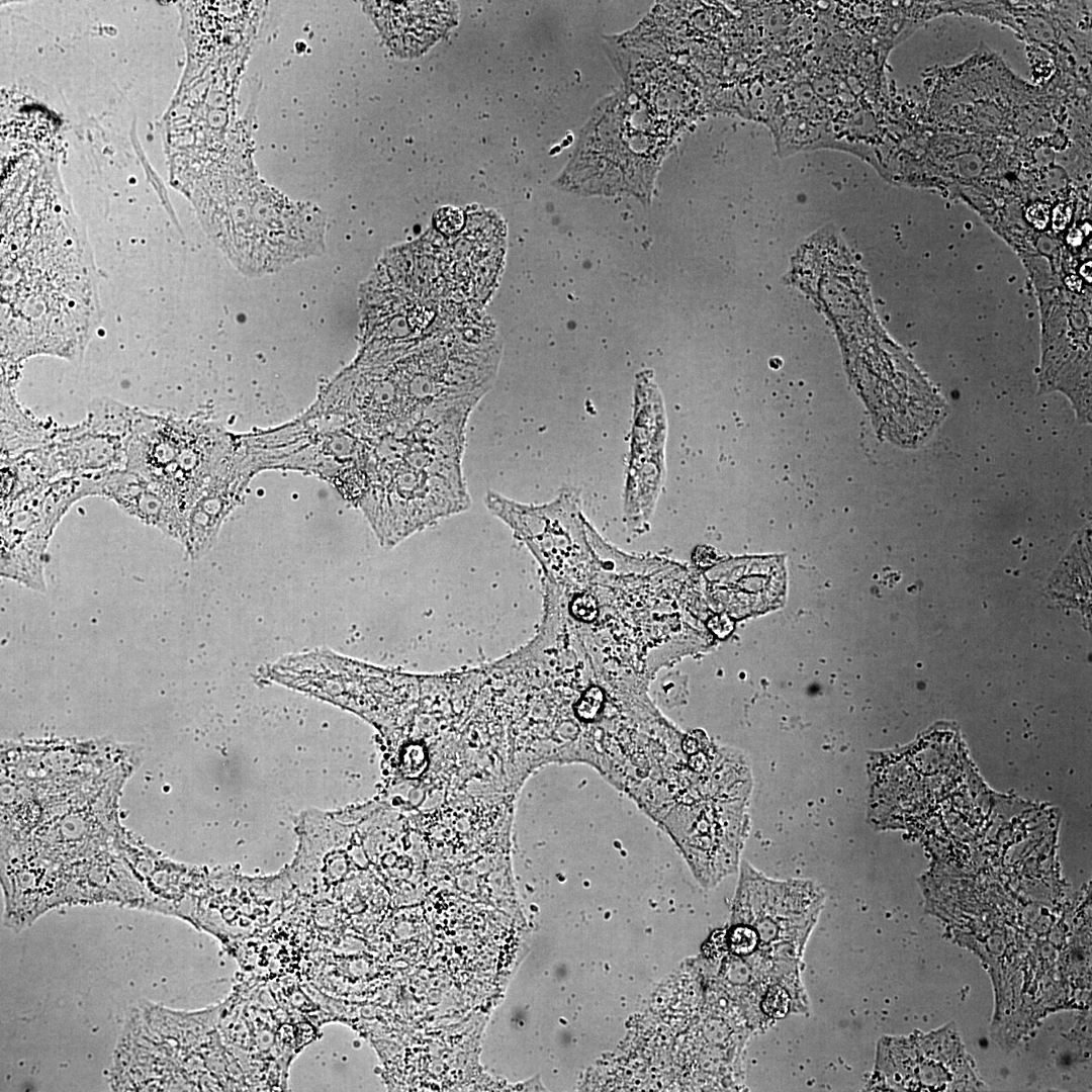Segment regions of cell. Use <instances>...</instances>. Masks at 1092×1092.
I'll return each instance as SVG.
<instances>
[{
  "instance_id": "obj_1",
  "label": "cell",
  "mask_w": 1092,
  "mask_h": 1092,
  "mask_svg": "<svg viewBox=\"0 0 1092 1092\" xmlns=\"http://www.w3.org/2000/svg\"><path fill=\"white\" fill-rule=\"evenodd\" d=\"M215 436L199 423L138 408L125 468L162 487L188 520L220 460Z\"/></svg>"
},
{
  "instance_id": "obj_2",
  "label": "cell",
  "mask_w": 1092,
  "mask_h": 1092,
  "mask_svg": "<svg viewBox=\"0 0 1092 1092\" xmlns=\"http://www.w3.org/2000/svg\"><path fill=\"white\" fill-rule=\"evenodd\" d=\"M136 410L100 397L90 402L82 422L57 427L44 447L59 477L86 476L125 468Z\"/></svg>"
},
{
  "instance_id": "obj_3",
  "label": "cell",
  "mask_w": 1092,
  "mask_h": 1092,
  "mask_svg": "<svg viewBox=\"0 0 1092 1092\" xmlns=\"http://www.w3.org/2000/svg\"><path fill=\"white\" fill-rule=\"evenodd\" d=\"M89 476L92 496L113 502L125 514L182 542L186 517L158 484L126 468Z\"/></svg>"
},
{
  "instance_id": "obj_4",
  "label": "cell",
  "mask_w": 1092,
  "mask_h": 1092,
  "mask_svg": "<svg viewBox=\"0 0 1092 1092\" xmlns=\"http://www.w3.org/2000/svg\"><path fill=\"white\" fill-rule=\"evenodd\" d=\"M453 7L446 2H380L371 3L370 12L395 51L415 55L452 25Z\"/></svg>"
},
{
  "instance_id": "obj_5",
  "label": "cell",
  "mask_w": 1092,
  "mask_h": 1092,
  "mask_svg": "<svg viewBox=\"0 0 1092 1092\" xmlns=\"http://www.w3.org/2000/svg\"><path fill=\"white\" fill-rule=\"evenodd\" d=\"M56 428L24 410L12 394L9 385L2 386L1 463L43 446Z\"/></svg>"
},
{
  "instance_id": "obj_6",
  "label": "cell",
  "mask_w": 1092,
  "mask_h": 1092,
  "mask_svg": "<svg viewBox=\"0 0 1092 1092\" xmlns=\"http://www.w3.org/2000/svg\"><path fill=\"white\" fill-rule=\"evenodd\" d=\"M791 998L781 986H772L764 996L762 1010L774 1018H783L790 1010Z\"/></svg>"
},
{
  "instance_id": "obj_7",
  "label": "cell",
  "mask_w": 1092,
  "mask_h": 1092,
  "mask_svg": "<svg viewBox=\"0 0 1092 1092\" xmlns=\"http://www.w3.org/2000/svg\"><path fill=\"white\" fill-rule=\"evenodd\" d=\"M758 942L756 931L749 926H736L730 934L731 949L738 954H748Z\"/></svg>"
},
{
  "instance_id": "obj_8",
  "label": "cell",
  "mask_w": 1092,
  "mask_h": 1092,
  "mask_svg": "<svg viewBox=\"0 0 1092 1092\" xmlns=\"http://www.w3.org/2000/svg\"><path fill=\"white\" fill-rule=\"evenodd\" d=\"M603 699V693L599 688L588 689L578 703L577 714L584 720L594 719L602 707Z\"/></svg>"
},
{
  "instance_id": "obj_9",
  "label": "cell",
  "mask_w": 1092,
  "mask_h": 1092,
  "mask_svg": "<svg viewBox=\"0 0 1092 1092\" xmlns=\"http://www.w3.org/2000/svg\"><path fill=\"white\" fill-rule=\"evenodd\" d=\"M571 612L579 620L593 621L598 614L597 603L590 596L580 595L573 600Z\"/></svg>"
}]
</instances>
